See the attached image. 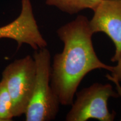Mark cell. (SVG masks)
Here are the masks:
<instances>
[{
	"instance_id": "3957f363",
	"label": "cell",
	"mask_w": 121,
	"mask_h": 121,
	"mask_svg": "<svg viewBox=\"0 0 121 121\" xmlns=\"http://www.w3.org/2000/svg\"><path fill=\"white\" fill-rule=\"evenodd\" d=\"M76 98L66 116V121H86L90 119L99 121H113L116 113L111 112L108 107L110 98L119 95L110 84L94 83L75 94Z\"/></svg>"
},
{
	"instance_id": "5b68a950",
	"label": "cell",
	"mask_w": 121,
	"mask_h": 121,
	"mask_svg": "<svg viewBox=\"0 0 121 121\" xmlns=\"http://www.w3.org/2000/svg\"><path fill=\"white\" fill-rule=\"evenodd\" d=\"M4 38L15 40L17 49L23 44L29 45L35 51L47 48V42L39 31L30 0H22L19 16L10 23L0 27V39Z\"/></svg>"
},
{
	"instance_id": "7a4b0ae2",
	"label": "cell",
	"mask_w": 121,
	"mask_h": 121,
	"mask_svg": "<svg viewBox=\"0 0 121 121\" xmlns=\"http://www.w3.org/2000/svg\"><path fill=\"white\" fill-rule=\"evenodd\" d=\"M36 65L34 90L25 113L26 121H50L56 118L60 103L50 84L51 55L47 48L35 51Z\"/></svg>"
},
{
	"instance_id": "30bf717a",
	"label": "cell",
	"mask_w": 121,
	"mask_h": 121,
	"mask_svg": "<svg viewBox=\"0 0 121 121\" xmlns=\"http://www.w3.org/2000/svg\"><path fill=\"white\" fill-rule=\"evenodd\" d=\"M110 81L113 82L115 85H116V91L117 92L118 94L119 95V97H120L121 98V86L120 82L114 80H111Z\"/></svg>"
},
{
	"instance_id": "ba28073f",
	"label": "cell",
	"mask_w": 121,
	"mask_h": 121,
	"mask_svg": "<svg viewBox=\"0 0 121 121\" xmlns=\"http://www.w3.org/2000/svg\"><path fill=\"white\" fill-rule=\"evenodd\" d=\"M13 104L4 81L0 80V121L13 120Z\"/></svg>"
},
{
	"instance_id": "9c48e42d",
	"label": "cell",
	"mask_w": 121,
	"mask_h": 121,
	"mask_svg": "<svg viewBox=\"0 0 121 121\" xmlns=\"http://www.w3.org/2000/svg\"><path fill=\"white\" fill-rule=\"evenodd\" d=\"M117 64L114 66H112L111 70L110 71V74H107L106 78L109 80H116L119 82H121V54L117 60Z\"/></svg>"
},
{
	"instance_id": "6da1fadb",
	"label": "cell",
	"mask_w": 121,
	"mask_h": 121,
	"mask_svg": "<svg viewBox=\"0 0 121 121\" xmlns=\"http://www.w3.org/2000/svg\"><path fill=\"white\" fill-rule=\"evenodd\" d=\"M63 42L62 51L56 53L51 63L50 84L61 105H71L80 82L96 69L110 72L112 66L102 62L94 48L89 20L78 15L57 30Z\"/></svg>"
},
{
	"instance_id": "52a82bcc",
	"label": "cell",
	"mask_w": 121,
	"mask_h": 121,
	"mask_svg": "<svg viewBox=\"0 0 121 121\" xmlns=\"http://www.w3.org/2000/svg\"><path fill=\"white\" fill-rule=\"evenodd\" d=\"M101 0H46L45 4L63 13L73 15L85 9L93 10Z\"/></svg>"
},
{
	"instance_id": "8992f818",
	"label": "cell",
	"mask_w": 121,
	"mask_h": 121,
	"mask_svg": "<svg viewBox=\"0 0 121 121\" xmlns=\"http://www.w3.org/2000/svg\"><path fill=\"white\" fill-rule=\"evenodd\" d=\"M93 11L90 29L93 34L104 33L111 39L115 52L110 60L116 62L121 54V0H101Z\"/></svg>"
},
{
	"instance_id": "277c9868",
	"label": "cell",
	"mask_w": 121,
	"mask_h": 121,
	"mask_svg": "<svg viewBox=\"0 0 121 121\" xmlns=\"http://www.w3.org/2000/svg\"><path fill=\"white\" fill-rule=\"evenodd\" d=\"M2 80L12 99L13 117L25 114L29 103L36 78V65L30 55L15 60L2 72Z\"/></svg>"
}]
</instances>
